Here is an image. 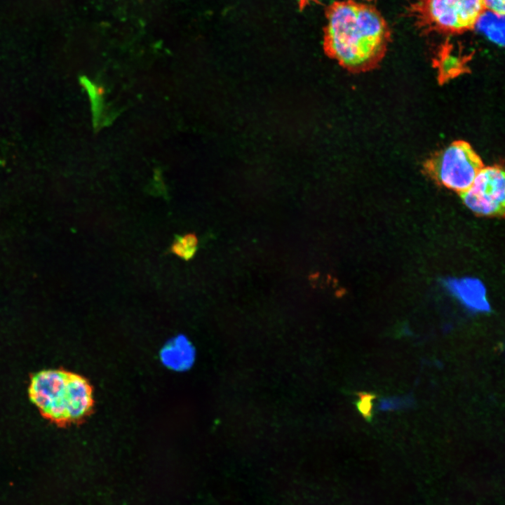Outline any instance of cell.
<instances>
[{
	"label": "cell",
	"instance_id": "7",
	"mask_svg": "<svg viewBox=\"0 0 505 505\" xmlns=\"http://www.w3.org/2000/svg\"><path fill=\"white\" fill-rule=\"evenodd\" d=\"M452 287L461 299L471 309L483 311L489 310L484 288L478 281L464 279L454 282Z\"/></svg>",
	"mask_w": 505,
	"mask_h": 505
},
{
	"label": "cell",
	"instance_id": "13",
	"mask_svg": "<svg viewBox=\"0 0 505 505\" xmlns=\"http://www.w3.org/2000/svg\"><path fill=\"white\" fill-rule=\"evenodd\" d=\"M305 1H307V0H302V4H303Z\"/></svg>",
	"mask_w": 505,
	"mask_h": 505
},
{
	"label": "cell",
	"instance_id": "6",
	"mask_svg": "<svg viewBox=\"0 0 505 505\" xmlns=\"http://www.w3.org/2000/svg\"><path fill=\"white\" fill-rule=\"evenodd\" d=\"M195 358L194 346L183 335L170 339L160 351V359L163 365L169 370L177 372L189 370L194 364Z\"/></svg>",
	"mask_w": 505,
	"mask_h": 505
},
{
	"label": "cell",
	"instance_id": "5",
	"mask_svg": "<svg viewBox=\"0 0 505 505\" xmlns=\"http://www.w3.org/2000/svg\"><path fill=\"white\" fill-rule=\"evenodd\" d=\"M428 10L441 27L460 31L476 25L484 5L483 0H429Z\"/></svg>",
	"mask_w": 505,
	"mask_h": 505
},
{
	"label": "cell",
	"instance_id": "12",
	"mask_svg": "<svg viewBox=\"0 0 505 505\" xmlns=\"http://www.w3.org/2000/svg\"><path fill=\"white\" fill-rule=\"evenodd\" d=\"M94 93L98 97H102L106 93V88L102 85H95L94 87Z\"/></svg>",
	"mask_w": 505,
	"mask_h": 505
},
{
	"label": "cell",
	"instance_id": "3",
	"mask_svg": "<svg viewBox=\"0 0 505 505\" xmlns=\"http://www.w3.org/2000/svg\"><path fill=\"white\" fill-rule=\"evenodd\" d=\"M483 166L480 156L463 140L452 142L424 163L426 173L433 180L459 194L471 186Z\"/></svg>",
	"mask_w": 505,
	"mask_h": 505
},
{
	"label": "cell",
	"instance_id": "1",
	"mask_svg": "<svg viewBox=\"0 0 505 505\" xmlns=\"http://www.w3.org/2000/svg\"><path fill=\"white\" fill-rule=\"evenodd\" d=\"M389 38L386 22L371 6L335 1L327 11L325 50L349 71L375 67L385 53Z\"/></svg>",
	"mask_w": 505,
	"mask_h": 505
},
{
	"label": "cell",
	"instance_id": "9",
	"mask_svg": "<svg viewBox=\"0 0 505 505\" xmlns=\"http://www.w3.org/2000/svg\"><path fill=\"white\" fill-rule=\"evenodd\" d=\"M198 239L196 234L189 233L176 237L170 246V251L179 257L189 260L196 252Z\"/></svg>",
	"mask_w": 505,
	"mask_h": 505
},
{
	"label": "cell",
	"instance_id": "2",
	"mask_svg": "<svg viewBox=\"0 0 505 505\" xmlns=\"http://www.w3.org/2000/svg\"><path fill=\"white\" fill-rule=\"evenodd\" d=\"M29 396L46 417L58 422L78 421L88 414L93 392L83 377L60 370L35 374L29 384Z\"/></svg>",
	"mask_w": 505,
	"mask_h": 505
},
{
	"label": "cell",
	"instance_id": "10",
	"mask_svg": "<svg viewBox=\"0 0 505 505\" xmlns=\"http://www.w3.org/2000/svg\"><path fill=\"white\" fill-rule=\"evenodd\" d=\"M358 400L356 403V407L360 413L367 420L371 419L372 400L375 396L370 393L358 392L357 393Z\"/></svg>",
	"mask_w": 505,
	"mask_h": 505
},
{
	"label": "cell",
	"instance_id": "11",
	"mask_svg": "<svg viewBox=\"0 0 505 505\" xmlns=\"http://www.w3.org/2000/svg\"><path fill=\"white\" fill-rule=\"evenodd\" d=\"M483 3L488 11L504 16L505 0H483Z\"/></svg>",
	"mask_w": 505,
	"mask_h": 505
},
{
	"label": "cell",
	"instance_id": "4",
	"mask_svg": "<svg viewBox=\"0 0 505 505\" xmlns=\"http://www.w3.org/2000/svg\"><path fill=\"white\" fill-rule=\"evenodd\" d=\"M463 203L482 216H503L505 207V177L502 168H483L471 186L459 194Z\"/></svg>",
	"mask_w": 505,
	"mask_h": 505
},
{
	"label": "cell",
	"instance_id": "8",
	"mask_svg": "<svg viewBox=\"0 0 505 505\" xmlns=\"http://www.w3.org/2000/svg\"><path fill=\"white\" fill-rule=\"evenodd\" d=\"M504 16L490 11L482 12L476 25L487 38L497 45L504 44Z\"/></svg>",
	"mask_w": 505,
	"mask_h": 505
}]
</instances>
